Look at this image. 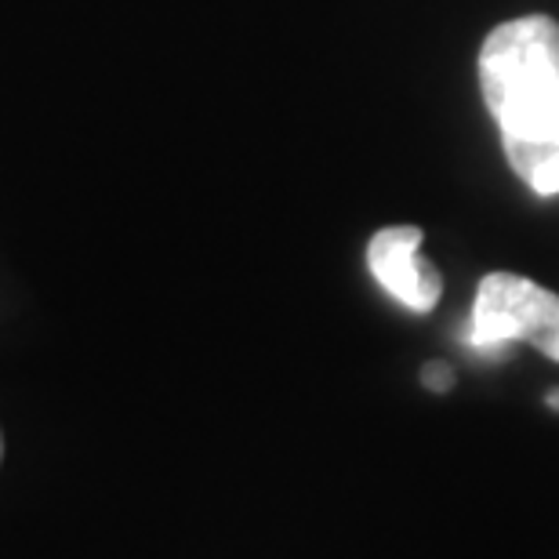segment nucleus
Returning <instances> with one entry per match:
<instances>
[{
    "mask_svg": "<svg viewBox=\"0 0 559 559\" xmlns=\"http://www.w3.org/2000/svg\"><path fill=\"white\" fill-rule=\"evenodd\" d=\"M476 76L509 167L531 193L559 197V22H498L479 44Z\"/></svg>",
    "mask_w": 559,
    "mask_h": 559,
    "instance_id": "f257e3e1",
    "label": "nucleus"
},
{
    "mask_svg": "<svg viewBox=\"0 0 559 559\" xmlns=\"http://www.w3.org/2000/svg\"><path fill=\"white\" fill-rule=\"evenodd\" d=\"M468 342L476 349L527 342L559 364V295L527 276L487 273L476 287Z\"/></svg>",
    "mask_w": 559,
    "mask_h": 559,
    "instance_id": "f03ea898",
    "label": "nucleus"
},
{
    "mask_svg": "<svg viewBox=\"0 0 559 559\" xmlns=\"http://www.w3.org/2000/svg\"><path fill=\"white\" fill-rule=\"evenodd\" d=\"M425 229L418 226H385L367 243V270L400 306L411 312H432L443 295V280L421 259Z\"/></svg>",
    "mask_w": 559,
    "mask_h": 559,
    "instance_id": "7ed1b4c3",
    "label": "nucleus"
},
{
    "mask_svg": "<svg viewBox=\"0 0 559 559\" xmlns=\"http://www.w3.org/2000/svg\"><path fill=\"white\" fill-rule=\"evenodd\" d=\"M425 385L436 389V393H443V389L454 385V371H451V367H443V364H429V367H425Z\"/></svg>",
    "mask_w": 559,
    "mask_h": 559,
    "instance_id": "20e7f679",
    "label": "nucleus"
},
{
    "mask_svg": "<svg viewBox=\"0 0 559 559\" xmlns=\"http://www.w3.org/2000/svg\"><path fill=\"white\" fill-rule=\"evenodd\" d=\"M0 462H4V432H0Z\"/></svg>",
    "mask_w": 559,
    "mask_h": 559,
    "instance_id": "39448f33",
    "label": "nucleus"
}]
</instances>
